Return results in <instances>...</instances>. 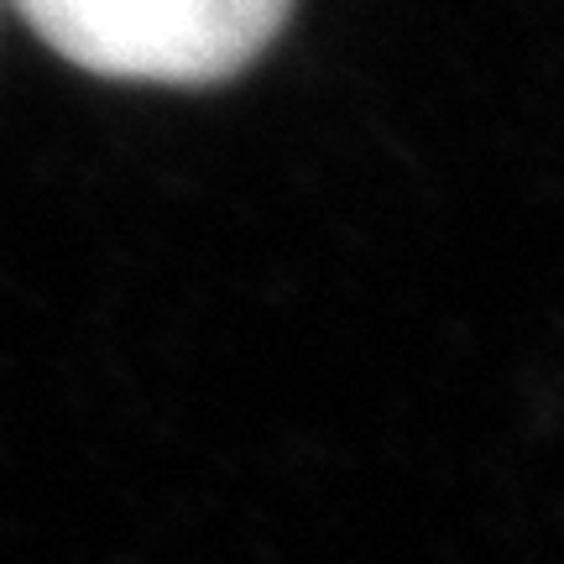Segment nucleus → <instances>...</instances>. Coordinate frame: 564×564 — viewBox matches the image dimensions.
Instances as JSON below:
<instances>
[{
    "instance_id": "1",
    "label": "nucleus",
    "mask_w": 564,
    "mask_h": 564,
    "mask_svg": "<svg viewBox=\"0 0 564 564\" xmlns=\"http://www.w3.org/2000/svg\"><path fill=\"white\" fill-rule=\"evenodd\" d=\"M63 63L116 84L204 89L246 74L299 0H6Z\"/></svg>"
}]
</instances>
